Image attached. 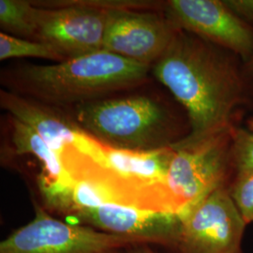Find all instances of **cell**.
<instances>
[{"instance_id":"obj_1","label":"cell","mask_w":253,"mask_h":253,"mask_svg":"<svg viewBox=\"0 0 253 253\" xmlns=\"http://www.w3.org/2000/svg\"><path fill=\"white\" fill-rule=\"evenodd\" d=\"M152 71L186 109L190 130L171 146L188 149L235 126L239 109L253 108V84L236 54L178 30Z\"/></svg>"},{"instance_id":"obj_2","label":"cell","mask_w":253,"mask_h":253,"mask_svg":"<svg viewBox=\"0 0 253 253\" xmlns=\"http://www.w3.org/2000/svg\"><path fill=\"white\" fill-rule=\"evenodd\" d=\"M150 67L100 50L54 65H25L3 73L11 92L54 105L106 99L146 80Z\"/></svg>"},{"instance_id":"obj_3","label":"cell","mask_w":253,"mask_h":253,"mask_svg":"<svg viewBox=\"0 0 253 253\" xmlns=\"http://www.w3.org/2000/svg\"><path fill=\"white\" fill-rule=\"evenodd\" d=\"M84 132L101 145L126 150H155L179 141L176 123L163 104L147 96L106 98L76 106Z\"/></svg>"},{"instance_id":"obj_4","label":"cell","mask_w":253,"mask_h":253,"mask_svg":"<svg viewBox=\"0 0 253 253\" xmlns=\"http://www.w3.org/2000/svg\"><path fill=\"white\" fill-rule=\"evenodd\" d=\"M35 216L0 243V253H126L146 239L111 235L81 224H71L49 214L33 201Z\"/></svg>"},{"instance_id":"obj_5","label":"cell","mask_w":253,"mask_h":253,"mask_svg":"<svg viewBox=\"0 0 253 253\" xmlns=\"http://www.w3.org/2000/svg\"><path fill=\"white\" fill-rule=\"evenodd\" d=\"M133 2L63 1L37 5L34 41L52 46L64 60L102 50L109 14Z\"/></svg>"},{"instance_id":"obj_6","label":"cell","mask_w":253,"mask_h":253,"mask_svg":"<svg viewBox=\"0 0 253 253\" xmlns=\"http://www.w3.org/2000/svg\"><path fill=\"white\" fill-rule=\"evenodd\" d=\"M231 131L192 148L173 149L167 183L179 216L229 184L234 174Z\"/></svg>"},{"instance_id":"obj_7","label":"cell","mask_w":253,"mask_h":253,"mask_svg":"<svg viewBox=\"0 0 253 253\" xmlns=\"http://www.w3.org/2000/svg\"><path fill=\"white\" fill-rule=\"evenodd\" d=\"M179 217L173 252L243 253L247 224L229 194L228 185L214 190Z\"/></svg>"},{"instance_id":"obj_8","label":"cell","mask_w":253,"mask_h":253,"mask_svg":"<svg viewBox=\"0 0 253 253\" xmlns=\"http://www.w3.org/2000/svg\"><path fill=\"white\" fill-rule=\"evenodd\" d=\"M152 4L132 3L109 14L102 50L151 66L164 54L177 31L165 14L144 9Z\"/></svg>"},{"instance_id":"obj_9","label":"cell","mask_w":253,"mask_h":253,"mask_svg":"<svg viewBox=\"0 0 253 253\" xmlns=\"http://www.w3.org/2000/svg\"><path fill=\"white\" fill-rule=\"evenodd\" d=\"M166 18L183 30L219 46L246 62L253 53V27L238 18L224 0H170Z\"/></svg>"},{"instance_id":"obj_10","label":"cell","mask_w":253,"mask_h":253,"mask_svg":"<svg viewBox=\"0 0 253 253\" xmlns=\"http://www.w3.org/2000/svg\"><path fill=\"white\" fill-rule=\"evenodd\" d=\"M74 217L81 225L98 231L149 240L154 246L173 251L181 225L176 214L154 212L117 205L82 208L74 211Z\"/></svg>"},{"instance_id":"obj_11","label":"cell","mask_w":253,"mask_h":253,"mask_svg":"<svg viewBox=\"0 0 253 253\" xmlns=\"http://www.w3.org/2000/svg\"><path fill=\"white\" fill-rule=\"evenodd\" d=\"M0 105L11 118L32 127L60 157L68 149H76L96 163L104 162V145L41 103L1 89Z\"/></svg>"},{"instance_id":"obj_12","label":"cell","mask_w":253,"mask_h":253,"mask_svg":"<svg viewBox=\"0 0 253 253\" xmlns=\"http://www.w3.org/2000/svg\"><path fill=\"white\" fill-rule=\"evenodd\" d=\"M11 142L18 155H32L42 164L43 172L39 178V188L43 201L51 199L73 185V180L64 167L60 155L46 143L36 131L11 118Z\"/></svg>"},{"instance_id":"obj_13","label":"cell","mask_w":253,"mask_h":253,"mask_svg":"<svg viewBox=\"0 0 253 253\" xmlns=\"http://www.w3.org/2000/svg\"><path fill=\"white\" fill-rule=\"evenodd\" d=\"M39 8L26 0H0V27L12 36L35 39Z\"/></svg>"},{"instance_id":"obj_14","label":"cell","mask_w":253,"mask_h":253,"mask_svg":"<svg viewBox=\"0 0 253 253\" xmlns=\"http://www.w3.org/2000/svg\"><path fill=\"white\" fill-rule=\"evenodd\" d=\"M21 57H38L55 60L57 62L64 61V58L58 54L52 46L43 42L27 40L18 37L0 33V59L6 60L9 58Z\"/></svg>"},{"instance_id":"obj_15","label":"cell","mask_w":253,"mask_h":253,"mask_svg":"<svg viewBox=\"0 0 253 253\" xmlns=\"http://www.w3.org/2000/svg\"><path fill=\"white\" fill-rule=\"evenodd\" d=\"M228 190L246 224L253 223V170L235 172Z\"/></svg>"},{"instance_id":"obj_16","label":"cell","mask_w":253,"mask_h":253,"mask_svg":"<svg viewBox=\"0 0 253 253\" xmlns=\"http://www.w3.org/2000/svg\"><path fill=\"white\" fill-rule=\"evenodd\" d=\"M230 163L234 173L253 170V130L235 125L231 131Z\"/></svg>"},{"instance_id":"obj_17","label":"cell","mask_w":253,"mask_h":253,"mask_svg":"<svg viewBox=\"0 0 253 253\" xmlns=\"http://www.w3.org/2000/svg\"><path fill=\"white\" fill-rule=\"evenodd\" d=\"M224 3L238 18L253 27V0H224Z\"/></svg>"},{"instance_id":"obj_18","label":"cell","mask_w":253,"mask_h":253,"mask_svg":"<svg viewBox=\"0 0 253 253\" xmlns=\"http://www.w3.org/2000/svg\"><path fill=\"white\" fill-rule=\"evenodd\" d=\"M126 253H158L155 252L152 245L143 244L136 245L129 249H127Z\"/></svg>"},{"instance_id":"obj_19","label":"cell","mask_w":253,"mask_h":253,"mask_svg":"<svg viewBox=\"0 0 253 253\" xmlns=\"http://www.w3.org/2000/svg\"><path fill=\"white\" fill-rule=\"evenodd\" d=\"M244 71L250 81L253 84V53L252 56L244 62Z\"/></svg>"}]
</instances>
